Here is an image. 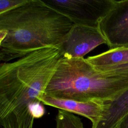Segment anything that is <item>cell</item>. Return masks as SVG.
<instances>
[{"label":"cell","mask_w":128,"mask_h":128,"mask_svg":"<svg viewBox=\"0 0 128 128\" xmlns=\"http://www.w3.org/2000/svg\"><path fill=\"white\" fill-rule=\"evenodd\" d=\"M29 110L34 118H42L45 113V109L40 102H34L30 104Z\"/></svg>","instance_id":"cell-13"},{"label":"cell","mask_w":128,"mask_h":128,"mask_svg":"<svg viewBox=\"0 0 128 128\" xmlns=\"http://www.w3.org/2000/svg\"><path fill=\"white\" fill-rule=\"evenodd\" d=\"M98 27L110 49L128 46V0H112Z\"/></svg>","instance_id":"cell-5"},{"label":"cell","mask_w":128,"mask_h":128,"mask_svg":"<svg viewBox=\"0 0 128 128\" xmlns=\"http://www.w3.org/2000/svg\"><path fill=\"white\" fill-rule=\"evenodd\" d=\"M96 70L102 72H109L116 75H118L122 76L128 78V63L119 66H116Z\"/></svg>","instance_id":"cell-12"},{"label":"cell","mask_w":128,"mask_h":128,"mask_svg":"<svg viewBox=\"0 0 128 128\" xmlns=\"http://www.w3.org/2000/svg\"><path fill=\"white\" fill-rule=\"evenodd\" d=\"M62 57L58 48L48 47L0 64V124L3 128H33L34 118L29 105L40 102Z\"/></svg>","instance_id":"cell-1"},{"label":"cell","mask_w":128,"mask_h":128,"mask_svg":"<svg viewBox=\"0 0 128 128\" xmlns=\"http://www.w3.org/2000/svg\"><path fill=\"white\" fill-rule=\"evenodd\" d=\"M128 114V90L112 101L104 102L100 120L92 128H115Z\"/></svg>","instance_id":"cell-8"},{"label":"cell","mask_w":128,"mask_h":128,"mask_svg":"<svg viewBox=\"0 0 128 128\" xmlns=\"http://www.w3.org/2000/svg\"><path fill=\"white\" fill-rule=\"evenodd\" d=\"M41 102L59 110L77 114L90 120L92 127L94 126L101 118L104 102L97 101L82 102L54 97L44 94L40 98Z\"/></svg>","instance_id":"cell-7"},{"label":"cell","mask_w":128,"mask_h":128,"mask_svg":"<svg viewBox=\"0 0 128 128\" xmlns=\"http://www.w3.org/2000/svg\"><path fill=\"white\" fill-rule=\"evenodd\" d=\"M117 126L118 128H128V114L122 118Z\"/></svg>","instance_id":"cell-14"},{"label":"cell","mask_w":128,"mask_h":128,"mask_svg":"<svg viewBox=\"0 0 128 128\" xmlns=\"http://www.w3.org/2000/svg\"><path fill=\"white\" fill-rule=\"evenodd\" d=\"M128 90V78L96 70L84 58L62 57L45 94L82 102H106Z\"/></svg>","instance_id":"cell-3"},{"label":"cell","mask_w":128,"mask_h":128,"mask_svg":"<svg viewBox=\"0 0 128 128\" xmlns=\"http://www.w3.org/2000/svg\"><path fill=\"white\" fill-rule=\"evenodd\" d=\"M27 1L28 0H0V14L11 10Z\"/></svg>","instance_id":"cell-11"},{"label":"cell","mask_w":128,"mask_h":128,"mask_svg":"<svg viewBox=\"0 0 128 128\" xmlns=\"http://www.w3.org/2000/svg\"><path fill=\"white\" fill-rule=\"evenodd\" d=\"M86 60L96 69L128 63V46L110 48L100 54L89 56Z\"/></svg>","instance_id":"cell-9"},{"label":"cell","mask_w":128,"mask_h":128,"mask_svg":"<svg viewBox=\"0 0 128 128\" xmlns=\"http://www.w3.org/2000/svg\"><path fill=\"white\" fill-rule=\"evenodd\" d=\"M56 128H84L80 118L74 114L58 110L56 118Z\"/></svg>","instance_id":"cell-10"},{"label":"cell","mask_w":128,"mask_h":128,"mask_svg":"<svg viewBox=\"0 0 128 128\" xmlns=\"http://www.w3.org/2000/svg\"><path fill=\"white\" fill-rule=\"evenodd\" d=\"M118 128V126H116V128Z\"/></svg>","instance_id":"cell-15"},{"label":"cell","mask_w":128,"mask_h":128,"mask_svg":"<svg viewBox=\"0 0 128 128\" xmlns=\"http://www.w3.org/2000/svg\"><path fill=\"white\" fill-rule=\"evenodd\" d=\"M74 24L98 26L112 0H42Z\"/></svg>","instance_id":"cell-4"},{"label":"cell","mask_w":128,"mask_h":128,"mask_svg":"<svg viewBox=\"0 0 128 128\" xmlns=\"http://www.w3.org/2000/svg\"><path fill=\"white\" fill-rule=\"evenodd\" d=\"M106 43L98 26L74 24L59 49L62 57L80 58L98 46Z\"/></svg>","instance_id":"cell-6"},{"label":"cell","mask_w":128,"mask_h":128,"mask_svg":"<svg viewBox=\"0 0 128 128\" xmlns=\"http://www.w3.org/2000/svg\"><path fill=\"white\" fill-rule=\"evenodd\" d=\"M74 24L42 0H28L0 14V60L7 62L42 48H59Z\"/></svg>","instance_id":"cell-2"}]
</instances>
